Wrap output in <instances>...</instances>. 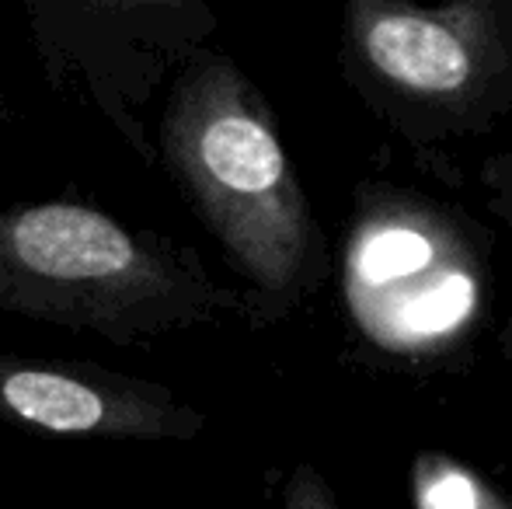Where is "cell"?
I'll list each match as a JSON object with an SVG mask.
<instances>
[{
    "mask_svg": "<svg viewBox=\"0 0 512 509\" xmlns=\"http://www.w3.org/2000/svg\"><path fill=\"white\" fill-rule=\"evenodd\" d=\"M32 42L56 95L84 98L157 164L143 109L213 35L203 0H28Z\"/></svg>",
    "mask_w": 512,
    "mask_h": 509,
    "instance_id": "cell-5",
    "label": "cell"
},
{
    "mask_svg": "<svg viewBox=\"0 0 512 509\" xmlns=\"http://www.w3.org/2000/svg\"><path fill=\"white\" fill-rule=\"evenodd\" d=\"M0 311L140 346L248 321V300L216 283L196 248L56 199L0 210Z\"/></svg>",
    "mask_w": 512,
    "mask_h": 509,
    "instance_id": "cell-2",
    "label": "cell"
},
{
    "mask_svg": "<svg viewBox=\"0 0 512 509\" xmlns=\"http://www.w3.org/2000/svg\"><path fill=\"white\" fill-rule=\"evenodd\" d=\"M478 182L485 189V203L502 224L512 227V147L492 154L478 171Z\"/></svg>",
    "mask_w": 512,
    "mask_h": 509,
    "instance_id": "cell-9",
    "label": "cell"
},
{
    "mask_svg": "<svg viewBox=\"0 0 512 509\" xmlns=\"http://www.w3.org/2000/svg\"><path fill=\"white\" fill-rule=\"evenodd\" d=\"M338 70L418 161L474 143L512 112V0H349Z\"/></svg>",
    "mask_w": 512,
    "mask_h": 509,
    "instance_id": "cell-3",
    "label": "cell"
},
{
    "mask_svg": "<svg viewBox=\"0 0 512 509\" xmlns=\"http://www.w3.org/2000/svg\"><path fill=\"white\" fill-rule=\"evenodd\" d=\"M0 422L81 440L189 443L206 429V412L95 360L0 353Z\"/></svg>",
    "mask_w": 512,
    "mask_h": 509,
    "instance_id": "cell-6",
    "label": "cell"
},
{
    "mask_svg": "<svg viewBox=\"0 0 512 509\" xmlns=\"http://www.w3.org/2000/svg\"><path fill=\"white\" fill-rule=\"evenodd\" d=\"M411 503L415 509H512L485 475L443 450H422L411 461Z\"/></svg>",
    "mask_w": 512,
    "mask_h": 509,
    "instance_id": "cell-7",
    "label": "cell"
},
{
    "mask_svg": "<svg viewBox=\"0 0 512 509\" xmlns=\"http://www.w3.org/2000/svg\"><path fill=\"white\" fill-rule=\"evenodd\" d=\"M154 147L248 283V325L297 314L328 279L331 252L262 88L227 53L199 49L171 81Z\"/></svg>",
    "mask_w": 512,
    "mask_h": 509,
    "instance_id": "cell-1",
    "label": "cell"
},
{
    "mask_svg": "<svg viewBox=\"0 0 512 509\" xmlns=\"http://www.w3.org/2000/svg\"><path fill=\"white\" fill-rule=\"evenodd\" d=\"M11 119V105H7V95H4V84H0V123Z\"/></svg>",
    "mask_w": 512,
    "mask_h": 509,
    "instance_id": "cell-10",
    "label": "cell"
},
{
    "mask_svg": "<svg viewBox=\"0 0 512 509\" xmlns=\"http://www.w3.org/2000/svg\"><path fill=\"white\" fill-rule=\"evenodd\" d=\"M283 509H342V506H338V496L328 478L310 461H304L286 475Z\"/></svg>",
    "mask_w": 512,
    "mask_h": 509,
    "instance_id": "cell-8",
    "label": "cell"
},
{
    "mask_svg": "<svg viewBox=\"0 0 512 509\" xmlns=\"http://www.w3.org/2000/svg\"><path fill=\"white\" fill-rule=\"evenodd\" d=\"M474 220L387 182H363L342 252V297L352 325L380 353L439 360L488 297Z\"/></svg>",
    "mask_w": 512,
    "mask_h": 509,
    "instance_id": "cell-4",
    "label": "cell"
}]
</instances>
